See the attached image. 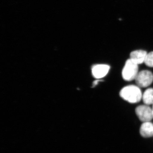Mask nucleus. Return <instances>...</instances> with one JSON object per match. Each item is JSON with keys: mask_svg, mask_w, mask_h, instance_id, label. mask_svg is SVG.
<instances>
[{"mask_svg": "<svg viewBox=\"0 0 153 153\" xmlns=\"http://www.w3.org/2000/svg\"><path fill=\"white\" fill-rule=\"evenodd\" d=\"M138 72V65L130 59L126 61L122 70V76L124 80L127 81L134 80Z\"/></svg>", "mask_w": 153, "mask_h": 153, "instance_id": "nucleus-2", "label": "nucleus"}, {"mask_svg": "<svg viewBox=\"0 0 153 153\" xmlns=\"http://www.w3.org/2000/svg\"><path fill=\"white\" fill-rule=\"evenodd\" d=\"M144 63L149 67H153V52L148 53L146 56Z\"/></svg>", "mask_w": 153, "mask_h": 153, "instance_id": "nucleus-9", "label": "nucleus"}, {"mask_svg": "<svg viewBox=\"0 0 153 153\" xmlns=\"http://www.w3.org/2000/svg\"><path fill=\"white\" fill-rule=\"evenodd\" d=\"M147 54V52L144 50H135L131 53L130 59L134 63H136L137 65H139L144 63L145 59Z\"/></svg>", "mask_w": 153, "mask_h": 153, "instance_id": "nucleus-6", "label": "nucleus"}, {"mask_svg": "<svg viewBox=\"0 0 153 153\" xmlns=\"http://www.w3.org/2000/svg\"><path fill=\"white\" fill-rule=\"evenodd\" d=\"M142 99L145 105H153V88H149L145 91L143 94Z\"/></svg>", "mask_w": 153, "mask_h": 153, "instance_id": "nucleus-8", "label": "nucleus"}, {"mask_svg": "<svg viewBox=\"0 0 153 153\" xmlns=\"http://www.w3.org/2000/svg\"><path fill=\"white\" fill-rule=\"evenodd\" d=\"M110 67L106 64H97L92 68L93 76L97 79L103 78L106 76L109 71Z\"/></svg>", "mask_w": 153, "mask_h": 153, "instance_id": "nucleus-5", "label": "nucleus"}, {"mask_svg": "<svg viewBox=\"0 0 153 153\" xmlns=\"http://www.w3.org/2000/svg\"><path fill=\"white\" fill-rule=\"evenodd\" d=\"M137 116L143 122H150L153 118L152 108L146 105L137 107L135 109Z\"/></svg>", "mask_w": 153, "mask_h": 153, "instance_id": "nucleus-4", "label": "nucleus"}, {"mask_svg": "<svg viewBox=\"0 0 153 153\" xmlns=\"http://www.w3.org/2000/svg\"><path fill=\"white\" fill-rule=\"evenodd\" d=\"M140 134L145 138L153 136V124L151 122H144L140 128Z\"/></svg>", "mask_w": 153, "mask_h": 153, "instance_id": "nucleus-7", "label": "nucleus"}, {"mask_svg": "<svg viewBox=\"0 0 153 153\" xmlns=\"http://www.w3.org/2000/svg\"><path fill=\"white\" fill-rule=\"evenodd\" d=\"M120 95L124 100L130 103L138 102L142 99V93L137 85H129L125 86L121 90Z\"/></svg>", "mask_w": 153, "mask_h": 153, "instance_id": "nucleus-1", "label": "nucleus"}, {"mask_svg": "<svg viewBox=\"0 0 153 153\" xmlns=\"http://www.w3.org/2000/svg\"><path fill=\"white\" fill-rule=\"evenodd\" d=\"M134 80L140 88L147 87L152 83L153 74L148 70H143L138 72Z\"/></svg>", "mask_w": 153, "mask_h": 153, "instance_id": "nucleus-3", "label": "nucleus"}, {"mask_svg": "<svg viewBox=\"0 0 153 153\" xmlns=\"http://www.w3.org/2000/svg\"><path fill=\"white\" fill-rule=\"evenodd\" d=\"M102 81V80H96V81H94V85H96L97 84V83H98V82H99V81Z\"/></svg>", "mask_w": 153, "mask_h": 153, "instance_id": "nucleus-10", "label": "nucleus"}, {"mask_svg": "<svg viewBox=\"0 0 153 153\" xmlns=\"http://www.w3.org/2000/svg\"><path fill=\"white\" fill-rule=\"evenodd\" d=\"M152 110H153V108H152Z\"/></svg>", "mask_w": 153, "mask_h": 153, "instance_id": "nucleus-11", "label": "nucleus"}]
</instances>
